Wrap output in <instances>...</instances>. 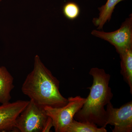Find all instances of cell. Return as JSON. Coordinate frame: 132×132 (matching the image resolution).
<instances>
[{"label": "cell", "instance_id": "6da1fadb", "mask_svg": "<svg viewBox=\"0 0 132 132\" xmlns=\"http://www.w3.org/2000/svg\"><path fill=\"white\" fill-rule=\"evenodd\" d=\"M60 81L36 55L34 68L28 75L22 86V93L42 107H60L65 105L68 99L59 90Z\"/></svg>", "mask_w": 132, "mask_h": 132}, {"label": "cell", "instance_id": "7a4b0ae2", "mask_svg": "<svg viewBox=\"0 0 132 132\" xmlns=\"http://www.w3.org/2000/svg\"><path fill=\"white\" fill-rule=\"evenodd\" d=\"M89 74L93 80L92 86L88 88L90 93L86 102L74 119L81 122L93 123L100 127H106V114L105 107L113 97L109 83L111 75L104 69L93 68Z\"/></svg>", "mask_w": 132, "mask_h": 132}, {"label": "cell", "instance_id": "3957f363", "mask_svg": "<svg viewBox=\"0 0 132 132\" xmlns=\"http://www.w3.org/2000/svg\"><path fill=\"white\" fill-rule=\"evenodd\" d=\"M67 104L60 107L47 106L44 107L46 113L53 121L56 132H66L76 113L82 107L86 98L80 96L69 97Z\"/></svg>", "mask_w": 132, "mask_h": 132}, {"label": "cell", "instance_id": "277c9868", "mask_svg": "<svg viewBox=\"0 0 132 132\" xmlns=\"http://www.w3.org/2000/svg\"><path fill=\"white\" fill-rule=\"evenodd\" d=\"M48 118L44 108L30 100L16 119L15 127L19 132H42Z\"/></svg>", "mask_w": 132, "mask_h": 132}, {"label": "cell", "instance_id": "5b68a950", "mask_svg": "<svg viewBox=\"0 0 132 132\" xmlns=\"http://www.w3.org/2000/svg\"><path fill=\"white\" fill-rule=\"evenodd\" d=\"M91 34L109 43L114 47L117 53L120 54L132 47V15H130L116 31L107 32L101 30H94Z\"/></svg>", "mask_w": 132, "mask_h": 132}, {"label": "cell", "instance_id": "8992f818", "mask_svg": "<svg viewBox=\"0 0 132 132\" xmlns=\"http://www.w3.org/2000/svg\"><path fill=\"white\" fill-rule=\"evenodd\" d=\"M106 126H114L113 132L132 131V101L119 108H115L111 102L106 106Z\"/></svg>", "mask_w": 132, "mask_h": 132}, {"label": "cell", "instance_id": "52a82bcc", "mask_svg": "<svg viewBox=\"0 0 132 132\" xmlns=\"http://www.w3.org/2000/svg\"><path fill=\"white\" fill-rule=\"evenodd\" d=\"M29 101L18 100L1 104L0 105V132L16 130L15 121L20 114L25 109Z\"/></svg>", "mask_w": 132, "mask_h": 132}, {"label": "cell", "instance_id": "ba28073f", "mask_svg": "<svg viewBox=\"0 0 132 132\" xmlns=\"http://www.w3.org/2000/svg\"><path fill=\"white\" fill-rule=\"evenodd\" d=\"M14 87V78L4 66H0V103H9L11 100V92Z\"/></svg>", "mask_w": 132, "mask_h": 132}, {"label": "cell", "instance_id": "9c48e42d", "mask_svg": "<svg viewBox=\"0 0 132 132\" xmlns=\"http://www.w3.org/2000/svg\"><path fill=\"white\" fill-rule=\"evenodd\" d=\"M124 0H107L105 4L98 8L100 11L99 16L94 18L93 23L97 27L98 30L103 29L105 24L109 21L116 5Z\"/></svg>", "mask_w": 132, "mask_h": 132}, {"label": "cell", "instance_id": "30bf717a", "mask_svg": "<svg viewBox=\"0 0 132 132\" xmlns=\"http://www.w3.org/2000/svg\"><path fill=\"white\" fill-rule=\"evenodd\" d=\"M121 59V73L127 83L132 94V47L119 54Z\"/></svg>", "mask_w": 132, "mask_h": 132}, {"label": "cell", "instance_id": "8fae6325", "mask_svg": "<svg viewBox=\"0 0 132 132\" xmlns=\"http://www.w3.org/2000/svg\"><path fill=\"white\" fill-rule=\"evenodd\" d=\"M105 128L98 127L93 123L81 122L74 119L69 126L66 132H106Z\"/></svg>", "mask_w": 132, "mask_h": 132}, {"label": "cell", "instance_id": "7c38bea8", "mask_svg": "<svg viewBox=\"0 0 132 132\" xmlns=\"http://www.w3.org/2000/svg\"><path fill=\"white\" fill-rule=\"evenodd\" d=\"M62 13L67 19L73 20L77 19L79 15L80 9L76 3L69 2L64 5Z\"/></svg>", "mask_w": 132, "mask_h": 132}, {"label": "cell", "instance_id": "4fadbf2b", "mask_svg": "<svg viewBox=\"0 0 132 132\" xmlns=\"http://www.w3.org/2000/svg\"><path fill=\"white\" fill-rule=\"evenodd\" d=\"M52 127H53V121L52 119L48 116V118L43 125L42 132H49Z\"/></svg>", "mask_w": 132, "mask_h": 132}, {"label": "cell", "instance_id": "5bb4252c", "mask_svg": "<svg viewBox=\"0 0 132 132\" xmlns=\"http://www.w3.org/2000/svg\"><path fill=\"white\" fill-rule=\"evenodd\" d=\"M2 0H0V3H1V2L2 1Z\"/></svg>", "mask_w": 132, "mask_h": 132}]
</instances>
